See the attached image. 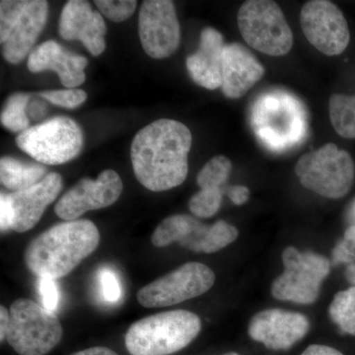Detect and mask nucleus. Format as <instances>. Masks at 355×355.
<instances>
[{
    "label": "nucleus",
    "mask_w": 355,
    "mask_h": 355,
    "mask_svg": "<svg viewBox=\"0 0 355 355\" xmlns=\"http://www.w3.org/2000/svg\"><path fill=\"white\" fill-rule=\"evenodd\" d=\"M193 137L180 121L162 119L135 135L130 148L133 172L142 186L164 191L184 183Z\"/></svg>",
    "instance_id": "f257e3e1"
},
{
    "label": "nucleus",
    "mask_w": 355,
    "mask_h": 355,
    "mask_svg": "<svg viewBox=\"0 0 355 355\" xmlns=\"http://www.w3.org/2000/svg\"><path fill=\"white\" fill-rule=\"evenodd\" d=\"M99 243V230L92 221L77 219L62 222L28 245L26 266L37 277L60 279L90 256Z\"/></svg>",
    "instance_id": "f03ea898"
},
{
    "label": "nucleus",
    "mask_w": 355,
    "mask_h": 355,
    "mask_svg": "<svg viewBox=\"0 0 355 355\" xmlns=\"http://www.w3.org/2000/svg\"><path fill=\"white\" fill-rule=\"evenodd\" d=\"M202 322L187 310L168 311L144 318L128 329L125 347L132 355H170L184 349L200 334Z\"/></svg>",
    "instance_id": "7ed1b4c3"
},
{
    "label": "nucleus",
    "mask_w": 355,
    "mask_h": 355,
    "mask_svg": "<svg viewBox=\"0 0 355 355\" xmlns=\"http://www.w3.org/2000/svg\"><path fill=\"white\" fill-rule=\"evenodd\" d=\"M252 120L257 135L272 150L289 148L305 137L304 109L286 93H268L257 100Z\"/></svg>",
    "instance_id": "20e7f679"
},
{
    "label": "nucleus",
    "mask_w": 355,
    "mask_h": 355,
    "mask_svg": "<svg viewBox=\"0 0 355 355\" xmlns=\"http://www.w3.org/2000/svg\"><path fill=\"white\" fill-rule=\"evenodd\" d=\"M62 324L44 306L20 298L10 307L6 340L20 355H46L62 340Z\"/></svg>",
    "instance_id": "39448f33"
},
{
    "label": "nucleus",
    "mask_w": 355,
    "mask_h": 355,
    "mask_svg": "<svg viewBox=\"0 0 355 355\" xmlns=\"http://www.w3.org/2000/svg\"><path fill=\"white\" fill-rule=\"evenodd\" d=\"M295 173L304 188L322 197L336 200L345 197L352 190L355 167L349 153L328 144L301 156Z\"/></svg>",
    "instance_id": "423d86ee"
},
{
    "label": "nucleus",
    "mask_w": 355,
    "mask_h": 355,
    "mask_svg": "<svg viewBox=\"0 0 355 355\" xmlns=\"http://www.w3.org/2000/svg\"><path fill=\"white\" fill-rule=\"evenodd\" d=\"M44 0H2L0 2V43L2 55L17 64L32 53L48 19Z\"/></svg>",
    "instance_id": "0eeeda50"
},
{
    "label": "nucleus",
    "mask_w": 355,
    "mask_h": 355,
    "mask_svg": "<svg viewBox=\"0 0 355 355\" xmlns=\"http://www.w3.org/2000/svg\"><path fill=\"white\" fill-rule=\"evenodd\" d=\"M238 26L245 42L266 55L282 57L293 46V34L277 2H244L238 12Z\"/></svg>",
    "instance_id": "6e6552de"
},
{
    "label": "nucleus",
    "mask_w": 355,
    "mask_h": 355,
    "mask_svg": "<svg viewBox=\"0 0 355 355\" xmlns=\"http://www.w3.org/2000/svg\"><path fill=\"white\" fill-rule=\"evenodd\" d=\"M284 270L273 280L272 294L280 301L309 305L316 302L322 284L330 275L331 261L322 254L287 247L282 253Z\"/></svg>",
    "instance_id": "1a4fd4ad"
},
{
    "label": "nucleus",
    "mask_w": 355,
    "mask_h": 355,
    "mask_svg": "<svg viewBox=\"0 0 355 355\" xmlns=\"http://www.w3.org/2000/svg\"><path fill=\"white\" fill-rule=\"evenodd\" d=\"M83 133L78 123L67 116H55L21 132L16 144L41 164L60 165L79 155Z\"/></svg>",
    "instance_id": "9d476101"
},
{
    "label": "nucleus",
    "mask_w": 355,
    "mask_h": 355,
    "mask_svg": "<svg viewBox=\"0 0 355 355\" xmlns=\"http://www.w3.org/2000/svg\"><path fill=\"white\" fill-rule=\"evenodd\" d=\"M214 282L211 268L191 261L142 287L137 292V300L146 308L168 307L202 295Z\"/></svg>",
    "instance_id": "9b49d317"
},
{
    "label": "nucleus",
    "mask_w": 355,
    "mask_h": 355,
    "mask_svg": "<svg viewBox=\"0 0 355 355\" xmlns=\"http://www.w3.org/2000/svg\"><path fill=\"white\" fill-rule=\"evenodd\" d=\"M300 24L308 41L324 55L335 57L349 46V24L342 10L333 2H306L301 10Z\"/></svg>",
    "instance_id": "f8f14e48"
},
{
    "label": "nucleus",
    "mask_w": 355,
    "mask_h": 355,
    "mask_svg": "<svg viewBox=\"0 0 355 355\" xmlns=\"http://www.w3.org/2000/svg\"><path fill=\"white\" fill-rule=\"evenodd\" d=\"M139 33L142 48L149 57L162 60L172 55L181 42V30L173 1H144L139 11Z\"/></svg>",
    "instance_id": "ddd939ff"
},
{
    "label": "nucleus",
    "mask_w": 355,
    "mask_h": 355,
    "mask_svg": "<svg viewBox=\"0 0 355 355\" xmlns=\"http://www.w3.org/2000/svg\"><path fill=\"white\" fill-rule=\"evenodd\" d=\"M120 175L105 170L96 180L84 178L60 198L55 214L65 221L77 220L90 210L101 209L114 205L123 191Z\"/></svg>",
    "instance_id": "4468645a"
},
{
    "label": "nucleus",
    "mask_w": 355,
    "mask_h": 355,
    "mask_svg": "<svg viewBox=\"0 0 355 355\" xmlns=\"http://www.w3.org/2000/svg\"><path fill=\"white\" fill-rule=\"evenodd\" d=\"M309 330V320L300 313L266 309L252 318L248 333L268 349L286 350L302 340Z\"/></svg>",
    "instance_id": "2eb2a0df"
},
{
    "label": "nucleus",
    "mask_w": 355,
    "mask_h": 355,
    "mask_svg": "<svg viewBox=\"0 0 355 355\" xmlns=\"http://www.w3.org/2000/svg\"><path fill=\"white\" fill-rule=\"evenodd\" d=\"M62 190V178L53 172L27 190L4 195L10 210L11 230L24 233L36 226Z\"/></svg>",
    "instance_id": "dca6fc26"
},
{
    "label": "nucleus",
    "mask_w": 355,
    "mask_h": 355,
    "mask_svg": "<svg viewBox=\"0 0 355 355\" xmlns=\"http://www.w3.org/2000/svg\"><path fill=\"white\" fill-rule=\"evenodd\" d=\"M106 23L101 13L94 11L88 1L67 2L58 23V33L67 41L78 40L93 57H99L106 49Z\"/></svg>",
    "instance_id": "f3484780"
},
{
    "label": "nucleus",
    "mask_w": 355,
    "mask_h": 355,
    "mask_svg": "<svg viewBox=\"0 0 355 355\" xmlns=\"http://www.w3.org/2000/svg\"><path fill=\"white\" fill-rule=\"evenodd\" d=\"M265 76V67L242 44H226L222 62V92L229 99H239Z\"/></svg>",
    "instance_id": "a211bd4d"
},
{
    "label": "nucleus",
    "mask_w": 355,
    "mask_h": 355,
    "mask_svg": "<svg viewBox=\"0 0 355 355\" xmlns=\"http://www.w3.org/2000/svg\"><path fill=\"white\" fill-rule=\"evenodd\" d=\"M88 60L65 50L55 41H46L36 46L28 57V69L33 73L53 70L67 89H74L85 83L84 69Z\"/></svg>",
    "instance_id": "6ab92c4d"
},
{
    "label": "nucleus",
    "mask_w": 355,
    "mask_h": 355,
    "mask_svg": "<svg viewBox=\"0 0 355 355\" xmlns=\"http://www.w3.org/2000/svg\"><path fill=\"white\" fill-rule=\"evenodd\" d=\"M226 44L220 32L211 27L200 33V46L186 60L187 69L200 87L216 90L222 86V62Z\"/></svg>",
    "instance_id": "aec40b11"
},
{
    "label": "nucleus",
    "mask_w": 355,
    "mask_h": 355,
    "mask_svg": "<svg viewBox=\"0 0 355 355\" xmlns=\"http://www.w3.org/2000/svg\"><path fill=\"white\" fill-rule=\"evenodd\" d=\"M46 176V168L42 164L24 163L9 156L0 159V182L8 190H27Z\"/></svg>",
    "instance_id": "412c9836"
},
{
    "label": "nucleus",
    "mask_w": 355,
    "mask_h": 355,
    "mask_svg": "<svg viewBox=\"0 0 355 355\" xmlns=\"http://www.w3.org/2000/svg\"><path fill=\"white\" fill-rule=\"evenodd\" d=\"M198 222V219L187 214L167 217L154 230L151 242L158 248L166 247L175 242L180 244L188 237Z\"/></svg>",
    "instance_id": "4be33fe9"
},
{
    "label": "nucleus",
    "mask_w": 355,
    "mask_h": 355,
    "mask_svg": "<svg viewBox=\"0 0 355 355\" xmlns=\"http://www.w3.org/2000/svg\"><path fill=\"white\" fill-rule=\"evenodd\" d=\"M331 125L345 139H355V95L333 94L329 101Z\"/></svg>",
    "instance_id": "5701e85b"
},
{
    "label": "nucleus",
    "mask_w": 355,
    "mask_h": 355,
    "mask_svg": "<svg viewBox=\"0 0 355 355\" xmlns=\"http://www.w3.org/2000/svg\"><path fill=\"white\" fill-rule=\"evenodd\" d=\"M329 315L343 333L355 336V286L336 294Z\"/></svg>",
    "instance_id": "b1692460"
},
{
    "label": "nucleus",
    "mask_w": 355,
    "mask_h": 355,
    "mask_svg": "<svg viewBox=\"0 0 355 355\" xmlns=\"http://www.w3.org/2000/svg\"><path fill=\"white\" fill-rule=\"evenodd\" d=\"M30 95L26 93H14L6 100L2 109L0 121L6 130L12 132H23L29 128L30 121L27 107Z\"/></svg>",
    "instance_id": "393cba45"
},
{
    "label": "nucleus",
    "mask_w": 355,
    "mask_h": 355,
    "mask_svg": "<svg viewBox=\"0 0 355 355\" xmlns=\"http://www.w3.org/2000/svg\"><path fill=\"white\" fill-rule=\"evenodd\" d=\"M232 171V163L227 157L223 155L216 156L210 159L197 177V182L200 190L207 189H217L224 190L227 183L230 173Z\"/></svg>",
    "instance_id": "a878e982"
},
{
    "label": "nucleus",
    "mask_w": 355,
    "mask_h": 355,
    "mask_svg": "<svg viewBox=\"0 0 355 355\" xmlns=\"http://www.w3.org/2000/svg\"><path fill=\"white\" fill-rule=\"evenodd\" d=\"M224 190L207 189L200 190L191 198L189 209L193 216L200 218H209L218 212L222 203Z\"/></svg>",
    "instance_id": "bb28decb"
},
{
    "label": "nucleus",
    "mask_w": 355,
    "mask_h": 355,
    "mask_svg": "<svg viewBox=\"0 0 355 355\" xmlns=\"http://www.w3.org/2000/svg\"><path fill=\"white\" fill-rule=\"evenodd\" d=\"M238 236H239V232L235 226L231 225L226 221H217L214 225L210 226L203 253H216L223 248L235 242Z\"/></svg>",
    "instance_id": "cd10ccee"
},
{
    "label": "nucleus",
    "mask_w": 355,
    "mask_h": 355,
    "mask_svg": "<svg viewBox=\"0 0 355 355\" xmlns=\"http://www.w3.org/2000/svg\"><path fill=\"white\" fill-rule=\"evenodd\" d=\"M37 96L55 106L67 109H76L87 100V93L76 88L42 91L37 93Z\"/></svg>",
    "instance_id": "c85d7f7f"
},
{
    "label": "nucleus",
    "mask_w": 355,
    "mask_h": 355,
    "mask_svg": "<svg viewBox=\"0 0 355 355\" xmlns=\"http://www.w3.org/2000/svg\"><path fill=\"white\" fill-rule=\"evenodd\" d=\"M94 3L103 15L116 23L128 20L137 6L135 0H96Z\"/></svg>",
    "instance_id": "c756f323"
},
{
    "label": "nucleus",
    "mask_w": 355,
    "mask_h": 355,
    "mask_svg": "<svg viewBox=\"0 0 355 355\" xmlns=\"http://www.w3.org/2000/svg\"><path fill=\"white\" fill-rule=\"evenodd\" d=\"M331 261L335 266L355 263V224L345 230L343 239L334 248Z\"/></svg>",
    "instance_id": "7c9ffc66"
},
{
    "label": "nucleus",
    "mask_w": 355,
    "mask_h": 355,
    "mask_svg": "<svg viewBox=\"0 0 355 355\" xmlns=\"http://www.w3.org/2000/svg\"><path fill=\"white\" fill-rule=\"evenodd\" d=\"M103 295L109 302H116L121 298V291L116 275L109 268H103L100 272Z\"/></svg>",
    "instance_id": "2f4dec72"
},
{
    "label": "nucleus",
    "mask_w": 355,
    "mask_h": 355,
    "mask_svg": "<svg viewBox=\"0 0 355 355\" xmlns=\"http://www.w3.org/2000/svg\"><path fill=\"white\" fill-rule=\"evenodd\" d=\"M39 291L44 307L51 312L57 309L58 291L55 279H51L50 277H40Z\"/></svg>",
    "instance_id": "473e14b6"
},
{
    "label": "nucleus",
    "mask_w": 355,
    "mask_h": 355,
    "mask_svg": "<svg viewBox=\"0 0 355 355\" xmlns=\"http://www.w3.org/2000/svg\"><path fill=\"white\" fill-rule=\"evenodd\" d=\"M226 195L231 202L236 205H242L248 202L250 198V190L245 186H232L225 190Z\"/></svg>",
    "instance_id": "72a5a7b5"
},
{
    "label": "nucleus",
    "mask_w": 355,
    "mask_h": 355,
    "mask_svg": "<svg viewBox=\"0 0 355 355\" xmlns=\"http://www.w3.org/2000/svg\"><path fill=\"white\" fill-rule=\"evenodd\" d=\"M0 226H1V231H7L10 229V210H9L4 193H1L0 196Z\"/></svg>",
    "instance_id": "f704fd0d"
},
{
    "label": "nucleus",
    "mask_w": 355,
    "mask_h": 355,
    "mask_svg": "<svg viewBox=\"0 0 355 355\" xmlns=\"http://www.w3.org/2000/svg\"><path fill=\"white\" fill-rule=\"evenodd\" d=\"M301 355H343L340 350L328 345H312L308 347Z\"/></svg>",
    "instance_id": "c9c22d12"
},
{
    "label": "nucleus",
    "mask_w": 355,
    "mask_h": 355,
    "mask_svg": "<svg viewBox=\"0 0 355 355\" xmlns=\"http://www.w3.org/2000/svg\"><path fill=\"white\" fill-rule=\"evenodd\" d=\"M46 106L43 102L33 101L31 104H28L27 114L31 116L33 120H39L42 116L46 114Z\"/></svg>",
    "instance_id": "e433bc0d"
},
{
    "label": "nucleus",
    "mask_w": 355,
    "mask_h": 355,
    "mask_svg": "<svg viewBox=\"0 0 355 355\" xmlns=\"http://www.w3.org/2000/svg\"><path fill=\"white\" fill-rule=\"evenodd\" d=\"M10 323V312L4 306L0 307V340H6L7 330Z\"/></svg>",
    "instance_id": "4c0bfd02"
},
{
    "label": "nucleus",
    "mask_w": 355,
    "mask_h": 355,
    "mask_svg": "<svg viewBox=\"0 0 355 355\" xmlns=\"http://www.w3.org/2000/svg\"><path fill=\"white\" fill-rule=\"evenodd\" d=\"M71 355H119L114 350L105 347H94L90 349L81 350V352H76Z\"/></svg>",
    "instance_id": "58836bf2"
},
{
    "label": "nucleus",
    "mask_w": 355,
    "mask_h": 355,
    "mask_svg": "<svg viewBox=\"0 0 355 355\" xmlns=\"http://www.w3.org/2000/svg\"><path fill=\"white\" fill-rule=\"evenodd\" d=\"M345 279L352 286H355V263H350L345 268Z\"/></svg>",
    "instance_id": "ea45409f"
},
{
    "label": "nucleus",
    "mask_w": 355,
    "mask_h": 355,
    "mask_svg": "<svg viewBox=\"0 0 355 355\" xmlns=\"http://www.w3.org/2000/svg\"><path fill=\"white\" fill-rule=\"evenodd\" d=\"M352 216H354L355 219V203L354 205V207H352Z\"/></svg>",
    "instance_id": "a19ab883"
},
{
    "label": "nucleus",
    "mask_w": 355,
    "mask_h": 355,
    "mask_svg": "<svg viewBox=\"0 0 355 355\" xmlns=\"http://www.w3.org/2000/svg\"><path fill=\"white\" fill-rule=\"evenodd\" d=\"M222 355H240V354H238L237 352H229V354H222Z\"/></svg>",
    "instance_id": "79ce46f5"
}]
</instances>
